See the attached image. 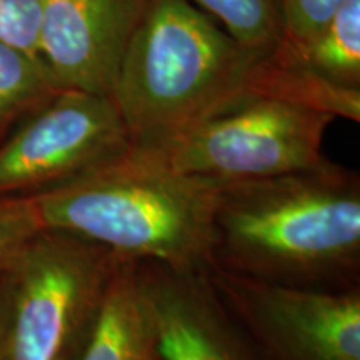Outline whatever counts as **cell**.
<instances>
[{"label":"cell","mask_w":360,"mask_h":360,"mask_svg":"<svg viewBox=\"0 0 360 360\" xmlns=\"http://www.w3.org/2000/svg\"><path fill=\"white\" fill-rule=\"evenodd\" d=\"M147 0H44L39 60L58 90L112 96Z\"/></svg>","instance_id":"obj_8"},{"label":"cell","mask_w":360,"mask_h":360,"mask_svg":"<svg viewBox=\"0 0 360 360\" xmlns=\"http://www.w3.org/2000/svg\"><path fill=\"white\" fill-rule=\"evenodd\" d=\"M214 13L238 44L264 53L283 39L272 0H195Z\"/></svg>","instance_id":"obj_13"},{"label":"cell","mask_w":360,"mask_h":360,"mask_svg":"<svg viewBox=\"0 0 360 360\" xmlns=\"http://www.w3.org/2000/svg\"><path fill=\"white\" fill-rule=\"evenodd\" d=\"M42 12L44 0H0V42L19 49L39 64Z\"/></svg>","instance_id":"obj_15"},{"label":"cell","mask_w":360,"mask_h":360,"mask_svg":"<svg viewBox=\"0 0 360 360\" xmlns=\"http://www.w3.org/2000/svg\"><path fill=\"white\" fill-rule=\"evenodd\" d=\"M255 360H360V287L310 290L210 269Z\"/></svg>","instance_id":"obj_6"},{"label":"cell","mask_w":360,"mask_h":360,"mask_svg":"<svg viewBox=\"0 0 360 360\" xmlns=\"http://www.w3.org/2000/svg\"><path fill=\"white\" fill-rule=\"evenodd\" d=\"M132 143L110 97L60 90L0 143V199L34 197L74 182Z\"/></svg>","instance_id":"obj_7"},{"label":"cell","mask_w":360,"mask_h":360,"mask_svg":"<svg viewBox=\"0 0 360 360\" xmlns=\"http://www.w3.org/2000/svg\"><path fill=\"white\" fill-rule=\"evenodd\" d=\"M135 276L164 360H255L207 272L135 260Z\"/></svg>","instance_id":"obj_9"},{"label":"cell","mask_w":360,"mask_h":360,"mask_svg":"<svg viewBox=\"0 0 360 360\" xmlns=\"http://www.w3.org/2000/svg\"><path fill=\"white\" fill-rule=\"evenodd\" d=\"M42 229L34 197L0 199V276L11 267L25 242Z\"/></svg>","instance_id":"obj_14"},{"label":"cell","mask_w":360,"mask_h":360,"mask_svg":"<svg viewBox=\"0 0 360 360\" xmlns=\"http://www.w3.org/2000/svg\"><path fill=\"white\" fill-rule=\"evenodd\" d=\"M250 51L188 0H147L110 98L134 143H157L245 97Z\"/></svg>","instance_id":"obj_3"},{"label":"cell","mask_w":360,"mask_h":360,"mask_svg":"<svg viewBox=\"0 0 360 360\" xmlns=\"http://www.w3.org/2000/svg\"><path fill=\"white\" fill-rule=\"evenodd\" d=\"M215 187L132 143L103 167L34 199L44 229L74 233L127 259L209 272Z\"/></svg>","instance_id":"obj_2"},{"label":"cell","mask_w":360,"mask_h":360,"mask_svg":"<svg viewBox=\"0 0 360 360\" xmlns=\"http://www.w3.org/2000/svg\"><path fill=\"white\" fill-rule=\"evenodd\" d=\"M58 92L37 60L0 42V143Z\"/></svg>","instance_id":"obj_12"},{"label":"cell","mask_w":360,"mask_h":360,"mask_svg":"<svg viewBox=\"0 0 360 360\" xmlns=\"http://www.w3.org/2000/svg\"><path fill=\"white\" fill-rule=\"evenodd\" d=\"M212 269L297 289L360 287V177L323 167L217 182Z\"/></svg>","instance_id":"obj_1"},{"label":"cell","mask_w":360,"mask_h":360,"mask_svg":"<svg viewBox=\"0 0 360 360\" xmlns=\"http://www.w3.org/2000/svg\"><path fill=\"white\" fill-rule=\"evenodd\" d=\"M335 117L289 101L245 96L157 143H137L175 172L214 182L323 167V134Z\"/></svg>","instance_id":"obj_5"},{"label":"cell","mask_w":360,"mask_h":360,"mask_svg":"<svg viewBox=\"0 0 360 360\" xmlns=\"http://www.w3.org/2000/svg\"><path fill=\"white\" fill-rule=\"evenodd\" d=\"M281 20L283 40L292 45L307 42L334 15L344 0H272Z\"/></svg>","instance_id":"obj_16"},{"label":"cell","mask_w":360,"mask_h":360,"mask_svg":"<svg viewBox=\"0 0 360 360\" xmlns=\"http://www.w3.org/2000/svg\"><path fill=\"white\" fill-rule=\"evenodd\" d=\"M79 360H164L139 292L135 260L117 269L96 330Z\"/></svg>","instance_id":"obj_10"},{"label":"cell","mask_w":360,"mask_h":360,"mask_svg":"<svg viewBox=\"0 0 360 360\" xmlns=\"http://www.w3.org/2000/svg\"><path fill=\"white\" fill-rule=\"evenodd\" d=\"M282 44L305 69L342 89L360 90V0H344L307 42Z\"/></svg>","instance_id":"obj_11"},{"label":"cell","mask_w":360,"mask_h":360,"mask_svg":"<svg viewBox=\"0 0 360 360\" xmlns=\"http://www.w3.org/2000/svg\"><path fill=\"white\" fill-rule=\"evenodd\" d=\"M124 259L56 229L30 237L6 270L7 360H79Z\"/></svg>","instance_id":"obj_4"},{"label":"cell","mask_w":360,"mask_h":360,"mask_svg":"<svg viewBox=\"0 0 360 360\" xmlns=\"http://www.w3.org/2000/svg\"><path fill=\"white\" fill-rule=\"evenodd\" d=\"M8 344V289L6 272L0 276V360H7Z\"/></svg>","instance_id":"obj_17"}]
</instances>
